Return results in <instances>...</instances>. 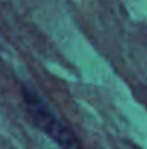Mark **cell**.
<instances>
[{
    "label": "cell",
    "mask_w": 147,
    "mask_h": 149,
    "mask_svg": "<svg viewBox=\"0 0 147 149\" xmlns=\"http://www.w3.org/2000/svg\"><path fill=\"white\" fill-rule=\"evenodd\" d=\"M23 103L33 125L49 136L61 149H84L75 132L59 119L45 99L29 84H22Z\"/></svg>",
    "instance_id": "1"
}]
</instances>
